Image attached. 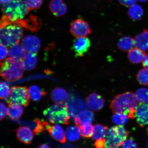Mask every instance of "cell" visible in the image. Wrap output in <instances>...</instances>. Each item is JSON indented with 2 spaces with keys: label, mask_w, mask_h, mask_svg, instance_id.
<instances>
[{
  "label": "cell",
  "mask_w": 148,
  "mask_h": 148,
  "mask_svg": "<svg viewBox=\"0 0 148 148\" xmlns=\"http://www.w3.org/2000/svg\"><path fill=\"white\" fill-rule=\"evenodd\" d=\"M139 103L136 94L126 92L116 95L111 103L110 108L114 113L124 114L133 119Z\"/></svg>",
  "instance_id": "1"
},
{
  "label": "cell",
  "mask_w": 148,
  "mask_h": 148,
  "mask_svg": "<svg viewBox=\"0 0 148 148\" xmlns=\"http://www.w3.org/2000/svg\"><path fill=\"white\" fill-rule=\"evenodd\" d=\"M1 10L3 15L1 26L23 19L30 11L23 0H12L3 5Z\"/></svg>",
  "instance_id": "2"
},
{
  "label": "cell",
  "mask_w": 148,
  "mask_h": 148,
  "mask_svg": "<svg viewBox=\"0 0 148 148\" xmlns=\"http://www.w3.org/2000/svg\"><path fill=\"white\" fill-rule=\"evenodd\" d=\"M1 77L8 82H13L22 78L24 73L23 59L11 58L3 60L1 64Z\"/></svg>",
  "instance_id": "3"
},
{
  "label": "cell",
  "mask_w": 148,
  "mask_h": 148,
  "mask_svg": "<svg viewBox=\"0 0 148 148\" xmlns=\"http://www.w3.org/2000/svg\"><path fill=\"white\" fill-rule=\"evenodd\" d=\"M69 108L66 103L53 105L44 111V115L50 123H62L67 125L69 123L70 116Z\"/></svg>",
  "instance_id": "4"
},
{
  "label": "cell",
  "mask_w": 148,
  "mask_h": 148,
  "mask_svg": "<svg viewBox=\"0 0 148 148\" xmlns=\"http://www.w3.org/2000/svg\"><path fill=\"white\" fill-rule=\"evenodd\" d=\"M23 29L20 26L10 23L1 26V44L9 47L19 43L23 36Z\"/></svg>",
  "instance_id": "5"
},
{
  "label": "cell",
  "mask_w": 148,
  "mask_h": 148,
  "mask_svg": "<svg viewBox=\"0 0 148 148\" xmlns=\"http://www.w3.org/2000/svg\"><path fill=\"white\" fill-rule=\"evenodd\" d=\"M128 132L123 125L110 127L107 131L105 147L116 148L122 146L128 136Z\"/></svg>",
  "instance_id": "6"
},
{
  "label": "cell",
  "mask_w": 148,
  "mask_h": 148,
  "mask_svg": "<svg viewBox=\"0 0 148 148\" xmlns=\"http://www.w3.org/2000/svg\"><path fill=\"white\" fill-rule=\"evenodd\" d=\"M5 101L8 105L18 104L27 107L30 101L29 90L26 86L12 87Z\"/></svg>",
  "instance_id": "7"
},
{
  "label": "cell",
  "mask_w": 148,
  "mask_h": 148,
  "mask_svg": "<svg viewBox=\"0 0 148 148\" xmlns=\"http://www.w3.org/2000/svg\"><path fill=\"white\" fill-rule=\"evenodd\" d=\"M70 32L76 38L87 36L91 33V29L87 22L80 18L74 20L70 25Z\"/></svg>",
  "instance_id": "8"
},
{
  "label": "cell",
  "mask_w": 148,
  "mask_h": 148,
  "mask_svg": "<svg viewBox=\"0 0 148 148\" xmlns=\"http://www.w3.org/2000/svg\"><path fill=\"white\" fill-rule=\"evenodd\" d=\"M90 42L86 37L77 38L74 40L72 49L76 57H82L87 52L90 47Z\"/></svg>",
  "instance_id": "9"
},
{
  "label": "cell",
  "mask_w": 148,
  "mask_h": 148,
  "mask_svg": "<svg viewBox=\"0 0 148 148\" xmlns=\"http://www.w3.org/2000/svg\"><path fill=\"white\" fill-rule=\"evenodd\" d=\"M135 117L140 127L148 125V104L140 103L139 104Z\"/></svg>",
  "instance_id": "10"
},
{
  "label": "cell",
  "mask_w": 148,
  "mask_h": 148,
  "mask_svg": "<svg viewBox=\"0 0 148 148\" xmlns=\"http://www.w3.org/2000/svg\"><path fill=\"white\" fill-rule=\"evenodd\" d=\"M23 44L26 51L36 53L40 47V42L38 37L34 36H28L24 37Z\"/></svg>",
  "instance_id": "11"
},
{
  "label": "cell",
  "mask_w": 148,
  "mask_h": 148,
  "mask_svg": "<svg viewBox=\"0 0 148 148\" xmlns=\"http://www.w3.org/2000/svg\"><path fill=\"white\" fill-rule=\"evenodd\" d=\"M105 102L103 98L94 92L90 94L86 99L88 106L91 110L94 111L101 110L104 106Z\"/></svg>",
  "instance_id": "12"
},
{
  "label": "cell",
  "mask_w": 148,
  "mask_h": 148,
  "mask_svg": "<svg viewBox=\"0 0 148 148\" xmlns=\"http://www.w3.org/2000/svg\"><path fill=\"white\" fill-rule=\"evenodd\" d=\"M33 136L34 134L28 127H20L16 130V138L20 142L26 144L31 143Z\"/></svg>",
  "instance_id": "13"
},
{
  "label": "cell",
  "mask_w": 148,
  "mask_h": 148,
  "mask_svg": "<svg viewBox=\"0 0 148 148\" xmlns=\"http://www.w3.org/2000/svg\"><path fill=\"white\" fill-rule=\"evenodd\" d=\"M49 7L53 14L57 16H64L67 11L66 5L62 0H51Z\"/></svg>",
  "instance_id": "14"
},
{
  "label": "cell",
  "mask_w": 148,
  "mask_h": 148,
  "mask_svg": "<svg viewBox=\"0 0 148 148\" xmlns=\"http://www.w3.org/2000/svg\"><path fill=\"white\" fill-rule=\"evenodd\" d=\"M48 131L52 138L61 143L66 141V137L63 129L59 125L50 126Z\"/></svg>",
  "instance_id": "15"
},
{
  "label": "cell",
  "mask_w": 148,
  "mask_h": 148,
  "mask_svg": "<svg viewBox=\"0 0 148 148\" xmlns=\"http://www.w3.org/2000/svg\"><path fill=\"white\" fill-rule=\"evenodd\" d=\"M52 101L56 103H66L69 99V95L66 90L60 88H55L51 94Z\"/></svg>",
  "instance_id": "16"
},
{
  "label": "cell",
  "mask_w": 148,
  "mask_h": 148,
  "mask_svg": "<svg viewBox=\"0 0 148 148\" xmlns=\"http://www.w3.org/2000/svg\"><path fill=\"white\" fill-rule=\"evenodd\" d=\"M94 118L93 112L89 110L81 111L75 118V124L77 126L84 124L85 123H91Z\"/></svg>",
  "instance_id": "17"
},
{
  "label": "cell",
  "mask_w": 148,
  "mask_h": 148,
  "mask_svg": "<svg viewBox=\"0 0 148 148\" xmlns=\"http://www.w3.org/2000/svg\"><path fill=\"white\" fill-rule=\"evenodd\" d=\"M134 39L136 48L144 51L148 50V29H144L143 32L135 37Z\"/></svg>",
  "instance_id": "18"
},
{
  "label": "cell",
  "mask_w": 148,
  "mask_h": 148,
  "mask_svg": "<svg viewBox=\"0 0 148 148\" xmlns=\"http://www.w3.org/2000/svg\"><path fill=\"white\" fill-rule=\"evenodd\" d=\"M36 53L29 52L25 53L23 59L24 69L26 70H31L36 67L37 58Z\"/></svg>",
  "instance_id": "19"
},
{
  "label": "cell",
  "mask_w": 148,
  "mask_h": 148,
  "mask_svg": "<svg viewBox=\"0 0 148 148\" xmlns=\"http://www.w3.org/2000/svg\"><path fill=\"white\" fill-rule=\"evenodd\" d=\"M145 55V51L137 48H134L129 51L127 57L131 63L138 64L142 62Z\"/></svg>",
  "instance_id": "20"
},
{
  "label": "cell",
  "mask_w": 148,
  "mask_h": 148,
  "mask_svg": "<svg viewBox=\"0 0 148 148\" xmlns=\"http://www.w3.org/2000/svg\"><path fill=\"white\" fill-rule=\"evenodd\" d=\"M26 51L23 45L16 44L11 46L9 49V57L15 60H21L25 54Z\"/></svg>",
  "instance_id": "21"
},
{
  "label": "cell",
  "mask_w": 148,
  "mask_h": 148,
  "mask_svg": "<svg viewBox=\"0 0 148 148\" xmlns=\"http://www.w3.org/2000/svg\"><path fill=\"white\" fill-rule=\"evenodd\" d=\"M134 39L130 37L124 36L120 38L118 43V47L123 51H129L134 47Z\"/></svg>",
  "instance_id": "22"
},
{
  "label": "cell",
  "mask_w": 148,
  "mask_h": 148,
  "mask_svg": "<svg viewBox=\"0 0 148 148\" xmlns=\"http://www.w3.org/2000/svg\"><path fill=\"white\" fill-rule=\"evenodd\" d=\"M8 106V115L9 117L14 121L19 119L23 112V108L22 105L9 104Z\"/></svg>",
  "instance_id": "23"
},
{
  "label": "cell",
  "mask_w": 148,
  "mask_h": 148,
  "mask_svg": "<svg viewBox=\"0 0 148 148\" xmlns=\"http://www.w3.org/2000/svg\"><path fill=\"white\" fill-rule=\"evenodd\" d=\"M143 13V9L142 7L140 5L135 4L130 7L127 14L131 19L136 21L141 19Z\"/></svg>",
  "instance_id": "24"
},
{
  "label": "cell",
  "mask_w": 148,
  "mask_h": 148,
  "mask_svg": "<svg viewBox=\"0 0 148 148\" xmlns=\"http://www.w3.org/2000/svg\"><path fill=\"white\" fill-rule=\"evenodd\" d=\"M66 138L71 142L78 140L80 138L81 133L80 129L78 126H71L67 127L66 131Z\"/></svg>",
  "instance_id": "25"
},
{
  "label": "cell",
  "mask_w": 148,
  "mask_h": 148,
  "mask_svg": "<svg viewBox=\"0 0 148 148\" xmlns=\"http://www.w3.org/2000/svg\"><path fill=\"white\" fill-rule=\"evenodd\" d=\"M108 127L106 126L97 124L94 126L93 134L92 137L94 140H97L105 137Z\"/></svg>",
  "instance_id": "26"
},
{
  "label": "cell",
  "mask_w": 148,
  "mask_h": 148,
  "mask_svg": "<svg viewBox=\"0 0 148 148\" xmlns=\"http://www.w3.org/2000/svg\"><path fill=\"white\" fill-rule=\"evenodd\" d=\"M29 90L31 99L34 101H39L42 97L47 94V92L35 85L29 87Z\"/></svg>",
  "instance_id": "27"
},
{
  "label": "cell",
  "mask_w": 148,
  "mask_h": 148,
  "mask_svg": "<svg viewBox=\"0 0 148 148\" xmlns=\"http://www.w3.org/2000/svg\"><path fill=\"white\" fill-rule=\"evenodd\" d=\"M34 121L36 123V127L33 130V132L35 134H38L40 133H44L48 130V128L50 126L47 122H42L41 120L38 118H36Z\"/></svg>",
  "instance_id": "28"
},
{
  "label": "cell",
  "mask_w": 148,
  "mask_h": 148,
  "mask_svg": "<svg viewBox=\"0 0 148 148\" xmlns=\"http://www.w3.org/2000/svg\"><path fill=\"white\" fill-rule=\"evenodd\" d=\"M79 127L80 129L81 134L83 137H92L94 130V127L92 124L90 123H85Z\"/></svg>",
  "instance_id": "29"
},
{
  "label": "cell",
  "mask_w": 148,
  "mask_h": 148,
  "mask_svg": "<svg viewBox=\"0 0 148 148\" xmlns=\"http://www.w3.org/2000/svg\"><path fill=\"white\" fill-rule=\"evenodd\" d=\"M136 78L140 84L148 86V69L144 68L139 70L137 74Z\"/></svg>",
  "instance_id": "30"
},
{
  "label": "cell",
  "mask_w": 148,
  "mask_h": 148,
  "mask_svg": "<svg viewBox=\"0 0 148 148\" xmlns=\"http://www.w3.org/2000/svg\"><path fill=\"white\" fill-rule=\"evenodd\" d=\"M129 118V116L125 114L116 113L113 115L112 120L116 124L122 125H125L127 123Z\"/></svg>",
  "instance_id": "31"
},
{
  "label": "cell",
  "mask_w": 148,
  "mask_h": 148,
  "mask_svg": "<svg viewBox=\"0 0 148 148\" xmlns=\"http://www.w3.org/2000/svg\"><path fill=\"white\" fill-rule=\"evenodd\" d=\"M136 95L139 101L142 103H148V89L145 88L139 89L136 92Z\"/></svg>",
  "instance_id": "32"
},
{
  "label": "cell",
  "mask_w": 148,
  "mask_h": 148,
  "mask_svg": "<svg viewBox=\"0 0 148 148\" xmlns=\"http://www.w3.org/2000/svg\"><path fill=\"white\" fill-rule=\"evenodd\" d=\"M29 11L39 8L42 3V0H24Z\"/></svg>",
  "instance_id": "33"
},
{
  "label": "cell",
  "mask_w": 148,
  "mask_h": 148,
  "mask_svg": "<svg viewBox=\"0 0 148 148\" xmlns=\"http://www.w3.org/2000/svg\"><path fill=\"white\" fill-rule=\"evenodd\" d=\"M10 90L8 85L4 82H1L0 85V98L1 99H5L8 97Z\"/></svg>",
  "instance_id": "34"
},
{
  "label": "cell",
  "mask_w": 148,
  "mask_h": 148,
  "mask_svg": "<svg viewBox=\"0 0 148 148\" xmlns=\"http://www.w3.org/2000/svg\"><path fill=\"white\" fill-rule=\"evenodd\" d=\"M122 148H137V144L135 142L134 139L130 138L125 140L122 145Z\"/></svg>",
  "instance_id": "35"
},
{
  "label": "cell",
  "mask_w": 148,
  "mask_h": 148,
  "mask_svg": "<svg viewBox=\"0 0 148 148\" xmlns=\"http://www.w3.org/2000/svg\"><path fill=\"white\" fill-rule=\"evenodd\" d=\"M0 48H1V49H0L1 50V57H0L1 60V61H3L9 54V52L6 46L2 45V44H1Z\"/></svg>",
  "instance_id": "36"
},
{
  "label": "cell",
  "mask_w": 148,
  "mask_h": 148,
  "mask_svg": "<svg viewBox=\"0 0 148 148\" xmlns=\"http://www.w3.org/2000/svg\"><path fill=\"white\" fill-rule=\"evenodd\" d=\"M1 112H0V120H1L5 118L8 114V109L5 106V105L1 102Z\"/></svg>",
  "instance_id": "37"
},
{
  "label": "cell",
  "mask_w": 148,
  "mask_h": 148,
  "mask_svg": "<svg viewBox=\"0 0 148 148\" xmlns=\"http://www.w3.org/2000/svg\"><path fill=\"white\" fill-rule=\"evenodd\" d=\"M120 4L126 7H130L136 3L137 0H119Z\"/></svg>",
  "instance_id": "38"
},
{
  "label": "cell",
  "mask_w": 148,
  "mask_h": 148,
  "mask_svg": "<svg viewBox=\"0 0 148 148\" xmlns=\"http://www.w3.org/2000/svg\"><path fill=\"white\" fill-rule=\"evenodd\" d=\"M105 144H106V140L105 139L103 138L97 140L94 144V145L97 148H103L105 147Z\"/></svg>",
  "instance_id": "39"
},
{
  "label": "cell",
  "mask_w": 148,
  "mask_h": 148,
  "mask_svg": "<svg viewBox=\"0 0 148 148\" xmlns=\"http://www.w3.org/2000/svg\"><path fill=\"white\" fill-rule=\"evenodd\" d=\"M142 64L144 68L148 69V53L144 57L142 61Z\"/></svg>",
  "instance_id": "40"
},
{
  "label": "cell",
  "mask_w": 148,
  "mask_h": 148,
  "mask_svg": "<svg viewBox=\"0 0 148 148\" xmlns=\"http://www.w3.org/2000/svg\"><path fill=\"white\" fill-rule=\"evenodd\" d=\"M12 1V0H0L1 4H2L3 5L8 3Z\"/></svg>",
  "instance_id": "41"
},
{
  "label": "cell",
  "mask_w": 148,
  "mask_h": 148,
  "mask_svg": "<svg viewBox=\"0 0 148 148\" xmlns=\"http://www.w3.org/2000/svg\"><path fill=\"white\" fill-rule=\"evenodd\" d=\"M39 148H49L50 147L49 145H47V144H42V145H40L39 147H38Z\"/></svg>",
  "instance_id": "42"
},
{
  "label": "cell",
  "mask_w": 148,
  "mask_h": 148,
  "mask_svg": "<svg viewBox=\"0 0 148 148\" xmlns=\"http://www.w3.org/2000/svg\"><path fill=\"white\" fill-rule=\"evenodd\" d=\"M138 1L141 2H146L148 1V0H138Z\"/></svg>",
  "instance_id": "43"
},
{
  "label": "cell",
  "mask_w": 148,
  "mask_h": 148,
  "mask_svg": "<svg viewBox=\"0 0 148 148\" xmlns=\"http://www.w3.org/2000/svg\"><path fill=\"white\" fill-rule=\"evenodd\" d=\"M147 147H148V140L147 142Z\"/></svg>",
  "instance_id": "44"
}]
</instances>
